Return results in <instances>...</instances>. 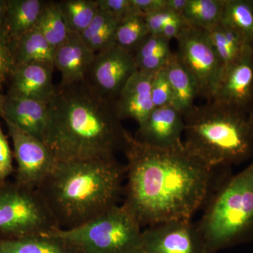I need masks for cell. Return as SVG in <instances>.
Listing matches in <instances>:
<instances>
[{"label":"cell","mask_w":253,"mask_h":253,"mask_svg":"<svg viewBox=\"0 0 253 253\" xmlns=\"http://www.w3.org/2000/svg\"><path fill=\"white\" fill-rule=\"evenodd\" d=\"M179 16H181V15L174 14L172 11L165 8L153 14L148 15L145 17V20L147 23L150 34L158 36L163 26H166L167 23L173 20L179 18Z\"/></svg>","instance_id":"cell-34"},{"label":"cell","mask_w":253,"mask_h":253,"mask_svg":"<svg viewBox=\"0 0 253 253\" xmlns=\"http://www.w3.org/2000/svg\"><path fill=\"white\" fill-rule=\"evenodd\" d=\"M54 63H33L16 66L10 75L9 96L48 104L56 91L52 83Z\"/></svg>","instance_id":"cell-14"},{"label":"cell","mask_w":253,"mask_h":253,"mask_svg":"<svg viewBox=\"0 0 253 253\" xmlns=\"http://www.w3.org/2000/svg\"><path fill=\"white\" fill-rule=\"evenodd\" d=\"M126 176L116 158L63 161L38 191L59 229H71L117 206Z\"/></svg>","instance_id":"cell-3"},{"label":"cell","mask_w":253,"mask_h":253,"mask_svg":"<svg viewBox=\"0 0 253 253\" xmlns=\"http://www.w3.org/2000/svg\"><path fill=\"white\" fill-rule=\"evenodd\" d=\"M13 157L9 141L0 126V182L7 181L9 176L14 173Z\"/></svg>","instance_id":"cell-33"},{"label":"cell","mask_w":253,"mask_h":253,"mask_svg":"<svg viewBox=\"0 0 253 253\" xmlns=\"http://www.w3.org/2000/svg\"><path fill=\"white\" fill-rule=\"evenodd\" d=\"M6 10V0H0V28H5Z\"/></svg>","instance_id":"cell-38"},{"label":"cell","mask_w":253,"mask_h":253,"mask_svg":"<svg viewBox=\"0 0 253 253\" xmlns=\"http://www.w3.org/2000/svg\"><path fill=\"white\" fill-rule=\"evenodd\" d=\"M187 26V23L184 21L183 16H179L163 26L158 36H162L168 41H171V40L176 39Z\"/></svg>","instance_id":"cell-36"},{"label":"cell","mask_w":253,"mask_h":253,"mask_svg":"<svg viewBox=\"0 0 253 253\" xmlns=\"http://www.w3.org/2000/svg\"><path fill=\"white\" fill-rule=\"evenodd\" d=\"M139 250L143 253H207L197 224L187 219L142 229Z\"/></svg>","instance_id":"cell-11"},{"label":"cell","mask_w":253,"mask_h":253,"mask_svg":"<svg viewBox=\"0 0 253 253\" xmlns=\"http://www.w3.org/2000/svg\"><path fill=\"white\" fill-rule=\"evenodd\" d=\"M196 224L207 253L253 241V161L218 186Z\"/></svg>","instance_id":"cell-5"},{"label":"cell","mask_w":253,"mask_h":253,"mask_svg":"<svg viewBox=\"0 0 253 253\" xmlns=\"http://www.w3.org/2000/svg\"><path fill=\"white\" fill-rule=\"evenodd\" d=\"M137 71L134 54L115 45L95 54L84 81L103 99L115 102Z\"/></svg>","instance_id":"cell-10"},{"label":"cell","mask_w":253,"mask_h":253,"mask_svg":"<svg viewBox=\"0 0 253 253\" xmlns=\"http://www.w3.org/2000/svg\"><path fill=\"white\" fill-rule=\"evenodd\" d=\"M149 34L145 18L130 15L118 23L116 32V45L134 54L138 46Z\"/></svg>","instance_id":"cell-29"},{"label":"cell","mask_w":253,"mask_h":253,"mask_svg":"<svg viewBox=\"0 0 253 253\" xmlns=\"http://www.w3.org/2000/svg\"><path fill=\"white\" fill-rule=\"evenodd\" d=\"M165 69L172 88V106L184 116L192 109L195 99L199 96L197 83L177 59L175 53H173Z\"/></svg>","instance_id":"cell-18"},{"label":"cell","mask_w":253,"mask_h":253,"mask_svg":"<svg viewBox=\"0 0 253 253\" xmlns=\"http://www.w3.org/2000/svg\"><path fill=\"white\" fill-rule=\"evenodd\" d=\"M44 1L42 0H6L5 29L12 41L36 27Z\"/></svg>","instance_id":"cell-20"},{"label":"cell","mask_w":253,"mask_h":253,"mask_svg":"<svg viewBox=\"0 0 253 253\" xmlns=\"http://www.w3.org/2000/svg\"><path fill=\"white\" fill-rule=\"evenodd\" d=\"M176 40V57L194 78L199 96L209 101L217 88L223 67L207 33L188 26Z\"/></svg>","instance_id":"cell-8"},{"label":"cell","mask_w":253,"mask_h":253,"mask_svg":"<svg viewBox=\"0 0 253 253\" xmlns=\"http://www.w3.org/2000/svg\"><path fill=\"white\" fill-rule=\"evenodd\" d=\"M184 116L172 106L155 108L139 125L134 138L146 146L161 149L184 147Z\"/></svg>","instance_id":"cell-13"},{"label":"cell","mask_w":253,"mask_h":253,"mask_svg":"<svg viewBox=\"0 0 253 253\" xmlns=\"http://www.w3.org/2000/svg\"><path fill=\"white\" fill-rule=\"evenodd\" d=\"M12 46L16 66L33 63H54L56 48L36 28L12 41Z\"/></svg>","instance_id":"cell-21"},{"label":"cell","mask_w":253,"mask_h":253,"mask_svg":"<svg viewBox=\"0 0 253 253\" xmlns=\"http://www.w3.org/2000/svg\"><path fill=\"white\" fill-rule=\"evenodd\" d=\"M187 3L188 0H166V8L174 14L182 16Z\"/></svg>","instance_id":"cell-37"},{"label":"cell","mask_w":253,"mask_h":253,"mask_svg":"<svg viewBox=\"0 0 253 253\" xmlns=\"http://www.w3.org/2000/svg\"><path fill=\"white\" fill-rule=\"evenodd\" d=\"M59 229L38 189L0 182V238L45 235Z\"/></svg>","instance_id":"cell-7"},{"label":"cell","mask_w":253,"mask_h":253,"mask_svg":"<svg viewBox=\"0 0 253 253\" xmlns=\"http://www.w3.org/2000/svg\"><path fill=\"white\" fill-rule=\"evenodd\" d=\"M209 101L251 113L253 107V49L246 46L241 56L223 71Z\"/></svg>","instance_id":"cell-12"},{"label":"cell","mask_w":253,"mask_h":253,"mask_svg":"<svg viewBox=\"0 0 253 253\" xmlns=\"http://www.w3.org/2000/svg\"><path fill=\"white\" fill-rule=\"evenodd\" d=\"M154 74L138 71L126 83L114 102L121 121L132 119L139 126L154 109L151 96Z\"/></svg>","instance_id":"cell-15"},{"label":"cell","mask_w":253,"mask_h":253,"mask_svg":"<svg viewBox=\"0 0 253 253\" xmlns=\"http://www.w3.org/2000/svg\"><path fill=\"white\" fill-rule=\"evenodd\" d=\"M3 119L45 143L49 126L48 104L5 95Z\"/></svg>","instance_id":"cell-16"},{"label":"cell","mask_w":253,"mask_h":253,"mask_svg":"<svg viewBox=\"0 0 253 253\" xmlns=\"http://www.w3.org/2000/svg\"><path fill=\"white\" fill-rule=\"evenodd\" d=\"M54 48L63 44L69 36L59 1H45L36 27Z\"/></svg>","instance_id":"cell-27"},{"label":"cell","mask_w":253,"mask_h":253,"mask_svg":"<svg viewBox=\"0 0 253 253\" xmlns=\"http://www.w3.org/2000/svg\"><path fill=\"white\" fill-rule=\"evenodd\" d=\"M122 206L141 227L191 219L207 199L212 169L184 147L161 149L139 142L129 132Z\"/></svg>","instance_id":"cell-1"},{"label":"cell","mask_w":253,"mask_h":253,"mask_svg":"<svg viewBox=\"0 0 253 253\" xmlns=\"http://www.w3.org/2000/svg\"><path fill=\"white\" fill-rule=\"evenodd\" d=\"M119 21L99 9L89 26L80 34L89 49L96 53L116 45V32Z\"/></svg>","instance_id":"cell-25"},{"label":"cell","mask_w":253,"mask_h":253,"mask_svg":"<svg viewBox=\"0 0 253 253\" xmlns=\"http://www.w3.org/2000/svg\"><path fill=\"white\" fill-rule=\"evenodd\" d=\"M95 54L79 34L70 33L67 40L55 50L54 67L61 76L59 85L68 86L84 81Z\"/></svg>","instance_id":"cell-17"},{"label":"cell","mask_w":253,"mask_h":253,"mask_svg":"<svg viewBox=\"0 0 253 253\" xmlns=\"http://www.w3.org/2000/svg\"><path fill=\"white\" fill-rule=\"evenodd\" d=\"M5 100V95H3L0 92V117L3 118L4 116V104Z\"/></svg>","instance_id":"cell-39"},{"label":"cell","mask_w":253,"mask_h":253,"mask_svg":"<svg viewBox=\"0 0 253 253\" xmlns=\"http://www.w3.org/2000/svg\"><path fill=\"white\" fill-rule=\"evenodd\" d=\"M14 146L15 179L18 184L38 189L57 166L58 160L49 146L17 126L6 122Z\"/></svg>","instance_id":"cell-9"},{"label":"cell","mask_w":253,"mask_h":253,"mask_svg":"<svg viewBox=\"0 0 253 253\" xmlns=\"http://www.w3.org/2000/svg\"><path fill=\"white\" fill-rule=\"evenodd\" d=\"M48 110L45 144L59 162L111 159L126 147L129 132L114 102L103 99L84 80L56 87Z\"/></svg>","instance_id":"cell-2"},{"label":"cell","mask_w":253,"mask_h":253,"mask_svg":"<svg viewBox=\"0 0 253 253\" xmlns=\"http://www.w3.org/2000/svg\"><path fill=\"white\" fill-rule=\"evenodd\" d=\"M60 9L68 31L81 34L99 11L96 0H63L59 1Z\"/></svg>","instance_id":"cell-28"},{"label":"cell","mask_w":253,"mask_h":253,"mask_svg":"<svg viewBox=\"0 0 253 253\" xmlns=\"http://www.w3.org/2000/svg\"><path fill=\"white\" fill-rule=\"evenodd\" d=\"M132 15L146 17L166 8V0H131Z\"/></svg>","instance_id":"cell-35"},{"label":"cell","mask_w":253,"mask_h":253,"mask_svg":"<svg viewBox=\"0 0 253 253\" xmlns=\"http://www.w3.org/2000/svg\"><path fill=\"white\" fill-rule=\"evenodd\" d=\"M141 228L122 205H117L83 225L47 234L66 241L79 253H126L140 251Z\"/></svg>","instance_id":"cell-6"},{"label":"cell","mask_w":253,"mask_h":253,"mask_svg":"<svg viewBox=\"0 0 253 253\" xmlns=\"http://www.w3.org/2000/svg\"><path fill=\"white\" fill-rule=\"evenodd\" d=\"M126 253H143L140 251H132V252Z\"/></svg>","instance_id":"cell-41"},{"label":"cell","mask_w":253,"mask_h":253,"mask_svg":"<svg viewBox=\"0 0 253 253\" xmlns=\"http://www.w3.org/2000/svg\"><path fill=\"white\" fill-rule=\"evenodd\" d=\"M224 0H188L182 16L190 27L208 31L221 21Z\"/></svg>","instance_id":"cell-26"},{"label":"cell","mask_w":253,"mask_h":253,"mask_svg":"<svg viewBox=\"0 0 253 253\" xmlns=\"http://www.w3.org/2000/svg\"><path fill=\"white\" fill-rule=\"evenodd\" d=\"M96 1L99 10L111 15L119 22L132 15L131 0H96Z\"/></svg>","instance_id":"cell-32"},{"label":"cell","mask_w":253,"mask_h":253,"mask_svg":"<svg viewBox=\"0 0 253 253\" xmlns=\"http://www.w3.org/2000/svg\"><path fill=\"white\" fill-rule=\"evenodd\" d=\"M250 116H251V122H252L253 127V107L252 110H251V113H250Z\"/></svg>","instance_id":"cell-40"},{"label":"cell","mask_w":253,"mask_h":253,"mask_svg":"<svg viewBox=\"0 0 253 253\" xmlns=\"http://www.w3.org/2000/svg\"><path fill=\"white\" fill-rule=\"evenodd\" d=\"M221 22L253 49V0H224Z\"/></svg>","instance_id":"cell-24"},{"label":"cell","mask_w":253,"mask_h":253,"mask_svg":"<svg viewBox=\"0 0 253 253\" xmlns=\"http://www.w3.org/2000/svg\"><path fill=\"white\" fill-rule=\"evenodd\" d=\"M184 149L212 169L230 168L253 158L250 113L208 101L184 116Z\"/></svg>","instance_id":"cell-4"},{"label":"cell","mask_w":253,"mask_h":253,"mask_svg":"<svg viewBox=\"0 0 253 253\" xmlns=\"http://www.w3.org/2000/svg\"><path fill=\"white\" fill-rule=\"evenodd\" d=\"M12 41L4 28H0V89L16 68Z\"/></svg>","instance_id":"cell-31"},{"label":"cell","mask_w":253,"mask_h":253,"mask_svg":"<svg viewBox=\"0 0 253 253\" xmlns=\"http://www.w3.org/2000/svg\"><path fill=\"white\" fill-rule=\"evenodd\" d=\"M0 253H79L56 236L36 235L0 238Z\"/></svg>","instance_id":"cell-19"},{"label":"cell","mask_w":253,"mask_h":253,"mask_svg":"<svg viewBox=\"0 0 253 253\" xmlns=\"http://www.w3.org/2000/svg\"><path fill=\"white\" fill-rule=\"evenodd\" d=\"M151 96L154 109L169 105L172 106V88L165 68L154 75L151 81Z\"/></svg>","instance_id":"cell-30"},{"label":"cell","mask_w":253,"mask_h":253,"mask_svg":"<svg viewBox=\"0 0 253 253\" xmlns=\"http://www.w3.org/2000/svg\"><path fill=\"white\" fill-rule=\"evenodd\" d=\"M206 31L222 65L223 71L236 61L248 46L236 31L221 21Z\"/></svg>","instance_id":"cell-23"},{"label":"cell","mask_w":253,"mask_h":253,"mask_svg":"<svg viewBox=\"0 0 253 253\" xmlns=\"http://www.w3.org/2000/svg\"><path fill=\"white\" fill-rule=\"evenodd\" d=\"M172 54L170 41L149 34L136 48L134 56L138 71L156 73L166 67Z\"/></svg>","instance_id":"cell-22"}]
</instances>
